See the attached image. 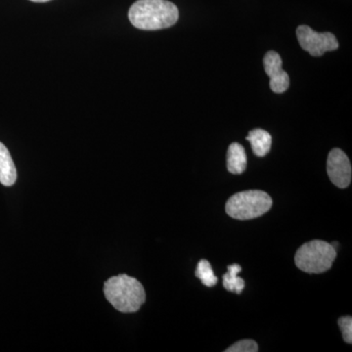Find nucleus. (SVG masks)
Wrapping results in <instances>:
<instances>
[{"instance_id":"obj_1","label":"nucleus","mask_w":352,"mask_h":352,"mask_svg":"<svg viewBox=\"0 0 352 352\" xmlns=\"http://www.w3.org/2000/svg\"><path fill=\"white\" fill-rule=\"evenodd\" d=\"M131 24L144 31L166 29L179 18L178 8L168 0H138L129 9Z\"/></svg>"},{"instance_id":"obj_2","label":"nucleus","mask_w":352,"mask_h":352,"mask_svg":"<svg viewBox=\"0 0 352 352\" xmlns=\"http://www.w3.org/2000/svg\"><path fill=\"white\" fill-rule=\"evenodd\" d=\"M104 294L108 302L122 314L138 312L146 300L143 285L126 274L109 278L104 283Z\"/></svg>"},{"instance_id":"obj_3","label":"nucleus","mask_w":352,"mask_h":352,"mask_svg":"<svg viewBox=\"0 0 352 352\" xmlns=\"http://www.w3.org/2000/svg\"><path fill=\"white\" fill-rule=\"evenodd\" d=\"M272 199L266 192L249 190L239 192L229 198L226 212L229 217L238 220H250L261 217L270 212Z\"/></svg>"},{"instance_id":"obj_4","label":"nucleus","mask_w":352,"mask_h":352,"mask_svg":"<svg viewBox=\"0 0 352 352\" xmlns=\"http://www.w3.org/2000/svg\"><path fill=\"white\" fill-rule=\"evenodd\" d=\"M337 251L325 241L314 240L305 243L296 252V265L303 272L323 273L332 267Z\"/></svg>"},{"instance_id":"obj_5","label":"nucleus","mask_w":352,"mask_h":352,"mask_svg":"<svg viewBox=\"0 0 352 352\" xmlns=\"http://www.w3.org/2000/svg\"><path fill=\"white\" fill-rule=\"evenodd\" d=\"M296 38L300 47L314 57H320L339 48V41L332 32H317L305 25L296 29Z\"/></svg>"},{"instance_id":"obj_6","label":"nucleus","mask_w":352,"mask_h":352,"mask_svg":"<svg viewBox=\"0 0 352 352\" xmlns=\"http://www.w3.org/2000/svg\"><path fill=\"white\" fill-rule=\"evenodd\" d=\"M327 173L331 182L340 189L346 188L351 182V164L346 153L333 149L329 153Z\"/></svg>"},{"instance_id":"obj_7","label":"nucleus","mask_w":352,"mask_h":352,"mask_svg":"<svg viewBox=\"0 0 352 352\" xmlns=\"http://www.w3.org/2000/svg\"><path fill=\"white\" fill-rule=\"evenodd\" d=\"M264 69L270 78V88L275 94H283L289 87L288 74L282 68V58L276 51H268L263 59Z\"/></svg>"},{"instance_id":"obj_8","label":"nucleus","mask_w":352,"mask_h":352,"mask_svg":"<svg viewBox=\"0 0 352 352\" xmlns=\"http://www.w3.org/2000/svg\"><path fill=\"white\" fill-rule=\"evenodd\" d=\"M17 180V170L12 157L3 143L0 142V183L4 186H12Z\"/></svg>"},{"instance_id":"obj_9","label":"nucleus","mask_w":352,"mask_h":352,"mask_svg":"<svg viewBox=\"0 0 352 352\" xmlns=\"http://www.w3.org/2000/svg\"><path fill=\"white\" fill-rule=\"evenodd\" d=\"M247 154L239 143H232L227 151V170L232 175H242L247 168Z\"/></svg>"},{"instance_id":"obj_10","label":"nucleus","mask_w":352,"mask_h":352,"mask_svg":"<svg viewBox=\"0 0 352 352\" xmlns=\"http://www.w3.org/2000/svg\"><path fill=\"white\" fill-rule=\"evenodd\" d=\"M247 140L251 143L252 152L256 156L261 157L270 153L272 144L270 132L261 129H254L249 132Z\"/></svg>"},{"instance_id":"obj_11","label":"nucleus","mask_w":352,"mask_h":352,"mask_svg":"<svg viewBox=\"0 0 352 352\" xmlns=\"http://www.w3.org/2000/svg\"><path fill=\"white\" fill-rule=\"evenodd\" d=\"M227 273L223 275V286L224 288L229 292H234V293L240 295L243 289L245 288V281L241 277H238V273L242 271V267L239 264L235 263L232 265H229L227 267Z\"/></svg>"},{"instance_id":"obj_12","label":"nucleus","mask_w":352,"mask_h":352,"mask_svg":"<svg viewBox=\"0 0 352 352\" xmlns=\"http://www.w3.org/2000/svg\"><path fill=\"white\" fill-rule=\"evenodd\" d=\"M195 275L205 286L214 287L217 283V277L215 276L212 265H210L207 259H201L199 261Z\"/></svg>"},{"instance_id":"obj_13","label":"nucleus","mask_w":352,"mask_h":352,"mask_svg":"<svg viewBox=\"0 0 352 352\" xmlns=\"http://www.w3.org/2000/svg\"><path fill=\"white\" fill-rule=\"evenodd\" d=\"M258 346L254 340H242L226 349V352H256Z\"/></svg>"},{"instance_id":"obj_14","label":"nucleus","mask_w":352,"mask_h":352,"mask_svg":"<svg viewBox=\"0 0 352 352\" xmlns=\"http://www.w3.org/2000/svg\"><path fill=\"white\" fill-rule=\"evenodd\" d=\"M339 327L342 333L344 342L351 344L352 342V318L351 316L340 317L339 321Z\"/></svg>"},{"instance_id":"obj_15","label":"nucleus","mask_w":352,"mask_h":352,"mask_svg":"<svg viewBox=\"0 0 352 352\" xmlns=\"http://www.w3.org/2000/svg\"><path fill=\"white\" fill-rule=\"evenodd\" d=\"M32 2H47L50 1V0H31Z\"/></svg>"}]
</instances>
